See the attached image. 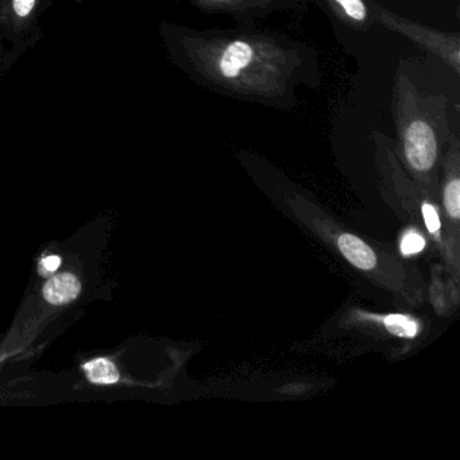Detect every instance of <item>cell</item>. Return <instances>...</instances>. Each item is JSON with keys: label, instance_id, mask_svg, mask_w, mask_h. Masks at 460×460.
<instances>
[{"label": "cell", "instance_id": "obj_1", "mask_svg": "<svg viewBox=\"0 0 460 460\" xmlns=\"http://www.w3.org/2000/svg\"><path fill=\"white\" fill-rule=\"evenodd\" d=\"M52 4V0H4V40L20 58L44 40L42 15Z\"/></svg>", "mask_w": 460, "mask_h": 460}, {"label": "cell", "instance_id": "obj_2", "mask_svg": "<svg viewBox=\"0 0 460 460\" xmlns=\"http://www.w3.org/2000/svg\"><path fill=\"white\" fill-rule=\"evenodd\" d=\"M406 160L411 168L428 172L438 157V139L432 125L424 118H409L403 130Z\"/></svg>", "mask_w": 460, "mask_h": 460}, {"label": "cell", "instance_id": "obj_3", "mask_svg": "<svg viewBox=\"0 0 460 460\" xmlns=\"http://www.w3.org/2000/svg\"><path fill=\"white\" fill-rule=\"evenodd\" d=\"M82 292V284L74 274H60L53 277L44 287L45 300L53 305L71 303Z\"/></svg>", "mask_w": 460, "mask_h": 460}, {"label": "cell", "instance_id": "obj_4", "mask_svg": "<svg viewBox=\"0 0 460 460\" xmlns=\"http://www.w3.org/2000/svg\"><path fill=\"white\" fill-rule=\"evenodd\" d=\"M341 254L358 269L370 270L376 265V257L373 250L351 234H343L338 241Z\"/></svg>", "mask_w": 460, "mask_h": 460}, {"label": "cell", "instance_id": "obj_5", "mask_svg": "<svg viewBox=\"0 0 460 460\" xmlns=\"http://www.w3.org/2000/svg\"><path fill=\"white\" fill-rule=\"evenodd\" d=\"M252 49L246 42H233L223 53L220 60V71L228 79H233L239 75L242 69L246 68L252 60Z\"/></svg>", "mask_w": 460, "mask_h": 460}, {"label": "cell", "instance_id": "obj_6", "mask_svg": "<svg viewBox=\"0 0 460 460\" xmlns=\"http://www.w3.org/2000/svg\"><path fill=\"white\" fill-rule=\"evenodd\" d=\"M85 374L93 384L112 385L119 381V371L111 360L106 358L91 360L84 365Z\"/></svg>", "mask_w": 460, "mask_h": 460}, {"label": "cell", "instance_id": "obj_7", "mask_svg": "<svg viewBox=\"0 0 460 460\" xmlns=\"http://www.w3.org/2000/svg\"><path fill=\"white\" fill-rule=\"evenodd\" d=\"M385 327L393 335L400 336V338H414L419 327L411 317L403 316V314H389L385 317Z\"/></svg>", "mask_w": 460, "mask_h": 460}, {"label": "cell", "instance_id": "obj_8", "mask_svg": "<svg viewBox=\"0 0 460 460\" xmlns=\"http://www.w3.org/2000/svg\"><path fill=\"white\" fill-rule=\"evenodd\" d=\"M2 10H4V0H0V80L20 58V56L12 48L7 47L6 40H4V29H2Z\"/></svg>", "mask_w": 460, "mask_h": 460}, {"label": "cell", "instance_id": "obj_9", "mask_svg": "<svg viewBox=\"0 0 460 460\" xmlns=\"http://www.w3.org/2000/svg\"><path fill=\"white\" fill-rule=\"evenodd\" d=\"M444 203L447 211L452 217H459L460 214V181L457 179L452 180L446 188L444 193Z\"/></svg>", "mask_w": 460, "mask_h": 460}, {"label": "cell", "instance_id": "obj_10", "mask_svg": "<svg viewBox=\"0 0 460 460\" xmlns=\"http://www.w3.org/2000/svg\"><path fill=\"white\" fill-rule=\"evenodd\" d=\"M425 241L420 234L408 233L402 238V242H401V252H402L403 255H411L417 254V252H421L424 249Z\"/></svg>", "mask_w": 460, "mask_h": 460}, {"label": "cell", "instance_id": "obj_11", "mask_svg": "<svg viewBox=\"0 0 460 460\" xmlns=\"http://www.w3.org/2000/svg\"><path fill=\"white\" fill-rule=\"evenodd\" d=\"M349 17L355 21H363L366 18V7L362 0H336Z\"/></svg>", "mask_w": 460, "mask_h": 460}, {"label": "cell", "instance_id": "obj_12", "mask_svg": "<svg viewBox=\"0 0 460 460\" xmlns=\"http://www.w3.org/2000/svg\"><path fill=\"white\" fill-rule=\"evenodd\" d=\"M422 215H424L425 225L430 233H438L440 228V219H438V212L433 208L430 204H424L422 206Z\"/></svg>", "mask_w": 460, "mask_h": 460}, {"label": "cell", "instance_id": "obj_13", "mask_svg": "<svg viewBox=\"0 0 460 460\" xmlns=\"http://www.w3.org/2000/svg\"><path fill=\"white\" fill-rule=\"evenodd\" d=\"M61 265V258L58 255H49V257L44 258L40 263V273L42 276H50L55 273Z\"/></svg>", "mask_w": 460, "mask_h": 460}]
</instances>
